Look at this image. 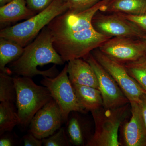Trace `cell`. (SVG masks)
<instances>
[{
    "instance_id": "5bb4252c",
    "label": "cell",
    "mask_w": 146,
    "mask_h": 146,
    "mask_svg": "<svg viewBox=\"0 0 146 146\" xmlns=\"http://www.w3.org/2000/svg\"><path fill=\"white\" fill-rule=\"evenodd\" d=\"M68 77L72 84L91 86L99 89L96 76L91 65L82 58L68 61Z\"/></svg>"
},
{
    "instance_id": "277c9868",
    "label": "cell",
    "mask_w": 146,
    "mask_h": 146,
    "mask_svg": "<svg viewBox=\"0 0 146 146\" xmlns=\"http://www.w3.org/2000/svg\"><path fill=\"white\" fill-rule=\"evenodd\" d=\"M13 78L19 125L26 127L36 112L53 98L46 87L37 85L31 78L16 76Z\"/></svg>"
},
{
    "instance_id": "6da1fadb",
    "label": "cell",
    "mask_w": 146,
    "mask_h": 146,
    "mask_svg": "<svg viewBox=\"0 0 146 146\" xmlns=\"http://www.w3.org/2000/svg\"><path fill=\"white\" fill-rule=\"evenodd\" d=\"M110 0H102L81 12L68 10L48 25L56 50L65 62L82 58L111 38L95 30L92 23L95 14Z\"/></svg>"
},
{
    "instance_id": "cb8c5ba5",
    "label": "cell",
    "mask_w": 146,
    "mask_h": 146,
    "mask_svg": "<svg viewBox=\"0 0 146 146\" xmlns=\"http://www.w3.org/2000/svg\"><path fill=\"white\" fill-rule=\"evenodd\" d=\"M54 0H26L27 6L36 13L47 8Z\"/></svg>"
},
{
    "instance_id": "44dd1931",
    "label": "cell",
    "mask_w": 146,
    "mask_h": 146,
    "mask_svg": "<svg viewBox=\"0 0 146 146\" xmlns=\"http://www.w3.org/2000/svg\"><path fill=\"white\" fill-rule=\"evenodd\" d=\"M16 90L13 77L8 74L0 73V102L16 103Z\"/></svg>"
},
{
    "instance_id": "7a4b0ae2",
    "label": "cell",
    "mask_w": 146,
    "mask_h": 146,
    "mask_svg": "<svg viewBox=\"0 0 146 146\" xmlns=\"http://www.w3.org/2000/svg\"><path fill=\"white\" fill-rule=\"evenodd\" d=\"M65 62L54 48L51 34L46 26L24 48L21 56L11 62L10 70L18 76L54 78L58 74L56 65H62Z\"/></svg>"
},
{
    "instance_id": "4fadbf2b",
    "label": "cell",
    "mask_w": 146,
    "mask_h": 146,
    "mask_svg": "<svg viewBox=\"0 0 146 146\" xmlns=\"http://www.w3.org/2000/svg\"><path fill=\"white\" fill-rule=\"evenodd\" d=\"M81 112H71L67 121L65 130L71 145L86 146L92 137L88 121L80 116Z\"/></svg>"
},
{
    "instance_id": "603a6c76",
    "label": "cell",
    "mask_w": 146,
    "mask_h": 146,
    "mask_svg": "<svg viewBox=\"0 0 146 146\" xmlns=\"http://www.w3.org/2000/svg\"><path fill=\"white\" fill-rule=\"evenodd\" d=\"M68 10L74 12H81L91 8L102 0H65Z\"/></svg>"
},
{
    "instance_id": "d4e9b609",
    "label": "cell",
    "mask_w": 146,
    "mask_h": 146,
    "mask_svg": "<svg viewBox=\"0 0 146 146\" xmlns=\"http://www.w3.org/2000/svg\"><path fill=\"white\" fill-rule=\"evenodd\" d=\"M122 16L127 20L133 22L141 28L144 31L146 32V13L143 15L138 16L127 15V14L119 13Z\"/></svg>"
},
{
    "instance_id": "83f0119b",
    "label": "cell",
    "mask_w": 146,
    "mask_h": 146,
    "mask_svg": "<svg viewBox=\"0 0 146 146\" xmlns=\"http://www.w3.org/2000/svg\"><path fill=\"white\" fill-rule=\"evenodd\" d=\"M1 136L0 146H12L15 145V141L11 136L4 134Z\"/></svg>"
},
{
    "instance_id": "ffe728a7",
    "label": "cell",
    "mask_w": 146,
    "mask_h": 146,
    "mask_svg": "<svg viewBox=\"0 0 146 146\" xmlns=\"http://www.w3.org/2000/svg\"><path fill=\"white\" fill-rule=\"evenodd\" d=\"M123 65L129 74L146 92V54L137 60Z\"/></svg>"
},
{
    "instance_id": "d6986e66",
    "label": "cell",
    "mask_w": 146,
    "mask_h": 146,
    "mask_svg": "<svg viewBox=\"0 0 146 146\" xmlns=\"http://www.w3.org/2000/svg\"><path fill=\"white\" fill-rule=\"evenodd\" d=\"M18 125H19V117L14 103L10 102H1L0 136L5 132L12 131Z\"/></svg>"
},
{
    "instance_id": "e0dca14e",
    "label": "cell",
    "mask_w": 146,
    "mask_h": 146,
    "mask_svg": "<svg viewBox=\"0 0 146 146\" xmlns=\"http://www.w3.org/2000/svg\"><path fill=\"white\" fill-rule=\"evenodd\" d=\"M72 84L78 100L86 111L91 112L103 106L102 98L98 89L80 84Z\"/></svg>"
},
{
    "instance_id": "7c38bea8",
    "label": "cell",
    "mask_w": 146,
    "mask_h": 146,
    "mask_svg": "<svg viewBox=\"0 0 146 146\" xmlns=\"http://www.w3.org/2000/svg\"><path fill=\"white\" fill-rule=\"evenodd\" d=\"M131 116L123 126L122 145L146 146V126L138 103H130Z\"/></svg>"
},
{
    "instance_id": "7402d4cb",
    "label": "cell",
    "mask_w": 146,
    "mask_h": 146,
    "mask_svg": "<svg viewBox=\"0 0 146 146\" xmlns=\"http://www.w3.org/2000/svg\"><path fill=\"white\" fill-rule=\"evenodd\" d=\"M44 146H69L71 144L66 133L65 128L61 127L52 135L42 139Z\"/></svg>"
},
{
    "instance_id": "8fae6325",
    "label": "cell",
    "mask_w": 146,
    "mask_h": 146,
    "mask_svg": "<svg viewBox=\"0 0 146 146\" xmlns=\"http://www.w3.org/2000/svg\"><path fill=\"white\" fill-rule=\"evenodd\" d=\"M64 122L60 108L53 99L33 118L29 125V132L42 140L56 132Z\"/></svg>"
},
{
    "instance_id": "f1b7e54d",
    "label": "cell",
    "mask_w": 146,
    "mask_h": 146,
    "mask_svg": "<svg viewBox=\"0 0 146 146\" xmlns=\"http://www.w3.org/2000/svg\"><path fill=\"white\" fill-rule=\"evenodd\" d=\"M12 0H0V6L5 5Z\"/></svg>"
},
{
    "instance_id": "30bf717a",
    "label": "cell",
    "mask_w": 146,
    "mask_h": 146,
    "mask_svg": "<svg viewBox=\"0 0 146 146\" xmlns=\"http://www.w3.org/2000/svg\"><path fill=\"white\" fill-rule=\"evenodd\" d=\"M83 58L91 65L96 76L104 107L117 108L130 103L112 76L97 61L91 53Z\"/></svg>"
},
{
    "instance_id": "52a82bcc",
    "label": "cell",
    "mask_w": 146,
    "mask_h": 146,
    "mask_svg": "<svg viewBox=\"0 0 146 146\" xmlns=\"http://www.w3.org/2000/svg\"><path fill=\"white\" fill-rule=\"evenodd\" d=\"M92 25L97 31L108 37H126L145 40L143 31L119 13L98 11L93 17Z\"/></svg>"
},
{
    "instance_id": "4316f807",
    "label": "cell",
    "mask_w": 146,
    "mask_h": 146,
    "mask_svg": "<svg viewBox=\"0 0 146 146\" xmlns=\"http://www.w3.org/2000/svg\"><path fill=\"white\" fill-rule=\"evenodd\" d=\"M138 103L146 126V92L141 95Z\"/></svg>"
},
{
    "instance_id": "9a60e30c",
    "label": "cell",
    "mask_w": 146,
    "mask_h": 146,
    "mask_svg": "<svg viewBox=\"0 0 146 146\" xmlns=\"http://www.w3.org/2000/svg\"><path fill=\"white\" fill-rule=\"evenodd\" d=\"M36 13L28 7L26 0H12L0 7L1 27L26 20Z\"/></svg>"
},
{
    "instance_id": "8992f818",
    "label": "cell",
    "mask_w": 146,
    "mask_h": 146,
    "mask_svg": "<svg viewBox=\"0 0 146 146\" xmlns=\"http://www.w3.org/2000/svg\"><path fill=\"white\" fill-rule=\"evenodd\" d=\"M51 94L60 108L64 120L66 122L71 112L76 111L86 113V111L79 103L68 77V65L54 78L44 77L41 81Z\"/></svg>"
},
{
    "instance_id": "9c48e42d",
    "label": "cell",
    "mask_w": 146,
    "mask_h": 146,
    "mask_svg": "<svg viewBox=\"0 0 146 146\" xmlns=\"http://www.w3.org/2000/svg\"><path fill=\"white\" fill-rule=\"evenodd\" d=\"M98 48L109 58L122 64L135 61L146 54L145 40L129 37H112Z\"/></svg>"
},
{
    "instance_id": "f546056e",
    "label": "cell",
    "mask_w": 146,
    "mask_h": 146,
    "mask_svg": "<svg viewBox=\"0 0 146 146\" xmlns=\"http://www.w3.org/2000/svg\"><path fill=\"white\" fill-rule=\"evenodd\" d=\"M145 42H146V39L145 40Z\"/></svg>"
},
{
    "instance_id": "ac0fdd59",
    "label": "cell",
    "mask_w": 146,
    "mask_h": 146,
    "mask_svg": "<svg viewBox=\"0 0 146 146\" xmlns=\"http://www.w3.org/2000/svg\"><path fill=\"white\" fill-rule=\"evenodd\" d=\"M24 48L16 42L0 37V70L10 74L11 71L7 65L18 59L23 52Z\"/></svg>"
},
{
    "instance_id": "2e32d148",
    "label": "cell",
    "mask_w": 146,
    "mask_h": 146,
    "mask_svg": "<svg viewBox=\"0 0 146 146\" xmlns=\"http://www.w3.org/2000/svg\"><path fill=\"white\" fill-rule=\"evenodd\" d=\"M100 11L133 16L143 15L146 13V0H110Z\"/></svg>"
},
{
    "instance_id": "484cf974",
    "label": "cell",
    "mask_w": 146,
    "mask_h": 146,
    "mask_svg": "<svg viewBox=\"0 0 146 146\" xmlns=\"http://www.w3.org/2000/svg\"><path fill=\"white\" fill-rule=\"evenodd\" d=\"M23 140L25 146H42L43 145L42 140L36 138L30 132L25 135Z\"/></svg>"
},
{
    "instance_id": "3957f363",
    "label": "cell",
    "mask_w": 146,
    "mask_h": 146,
    "mask_svg": "<svg viewBox=\"0 0 146 146\" xmlns=\"http://www.w3.org/2000/svg\"><path fill=\"white\" fill-rule=\"evenodd\" d=\"M68 9L65 0H54L47 8L30 18L12 26L2 29L0 37L16 42L25 48L55 18Z\"/></svg>"
},
{
    "instance_id": "5b68a950",
    "label": "cell",
    "mask_w": 146,
    "mask_h": 146,
    "mask_svg": "<svg viewBox=\"0 0 146 146\" xmlns=\"http://www.w3.org/2000/svg\"><path fill=\"white\" fill-rule=\"evenodd\" d=\"M130 103L121 107L105 108L91 112L95 123V132L86 146H120L119 131L127 118Z\"/></svg>"
},
{
    "instance_id": "ba28073f",
    "label": "cell",
    "mask_w": 146,
    "mask_h": 146,
    "mask_svg": "<svg viewBox=\"0 0 146 146\" xmlns=\"http://www.w3.org/2000/svg\"><path fill=\"white\" fill-rule=\"evenodd\" d=\"M91 54L115 80L129 102L138 103L141 95L146 92L137 81L129 74L123 64L118 63L106 56L98 48Z\"/></svg>"
}]
</instances>
